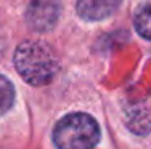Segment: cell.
Returning <instances> with one entry per match:
<instances>
[{
  "mask_svg": "<svg viewBox=\"0 0 151 149\" xmlns=\"http://www.w3.org/2000/svg\"><path fill=\"white\" fill-rule=\"evenodd\" d=\"M15 66L27 83L40 87L52 82L58 69L53 50L42 42H23L16 48Z\"/></svg>",
  "mask_w": 151,
  "mask_h": 149,
  "instance_id": "cell-1",
  "label": "cell"
},
{
  "mask_svg": "<svg viewBox=\"0 0 151 149\" xmlns=\"http://www.w3.org/2000/svg\"><path fill=\"white\" fill-rule=\"evenodd\" d=\"M98 140V123L82 112L68 114L53 130V141L58 149H93Z\"/></svg>",
  "mask_w": 151,
  "mask_h": 149,
  "instance_id": "cell-2",
  "label": "cell"
},
{
  "mask_svg": "<svg viewBox=\"0 0 151 149\" xmlns=\"http://www.w3.org/2000/svg\"><path fill=\"white\" fill-rule=\"evenodd\" d=\"M60 11V0H31L26 11L27 24L39 32L48 31L56 24Z\"/></svg>",
  "mask_w": 151,
  "mask_h": 149,
  "instance_id": "cell-3",
  "label": "cell"
},
{
  "mask_svg": "<svg viewBox=\"0 0 151 149\" xmlns=\"http://www.w3.org/2000/svg\"><path fill=\"white\" fill-rule=\"evenodd\" d=\"M122 0H77V13L87 21H100L111 16Z\"/></svg>",
  "mask_w": 151,
  "mask_h": 149,
  "instance_id": "cell-4",
  "label": "cell"
},
{
  "mask_svg": "<svg viewBox=\"0 0 151 149\" xmlns=\"http://www.w3.org/2000/svg\"><path fill=\"white\" fill-rule=\"evenodd\" d=\"M135 29L142 37L151 40V2L142 5L135 13L134 18Z\"/></svg>",
  "mask_w": 151,
  "mask_h": 149,
  "instance_id": "cell-5",
  "label": "cell"
},
{
  "mask_svg": "<svg viewBox=\"0 0 151 149\" xmlns=\"http://www.w3.org/2000/svg\"><path fill=\"white\" fill-rule=\"evenodd\" d=\"M13 99H15L13 85L3 76H0V114H5V112L12 108Z\"/></svg>",
  "mask_w": 151,
  "mask_h": 149,
  "instance_id": "cell-6",
  "label": "cell"
}]
</instances>
